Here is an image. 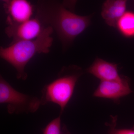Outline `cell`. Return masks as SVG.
<instances>
[{"mask_svg": "<svg viewBox=\"0 0 134 134\" xmlns=\"http://www.w3.org/2000/svg\"><path fill=\"white\" fill-rule=\"evenodd\" d=\"M3 8L7 15V25L18 24L31 19L34 8L26 0H7L3 2Z\"/></svg>", "mask_w": 134, "mask_h": 134, "instance_id": "cell-6", "label": "cell"}, {"mask_svg": "<svg viewBox=\"0 0 134 134\" xmlns=\"http://www.w3.org/2000/svg\"><path fill=\"white\" fill-rule=\"evenodd\" d=\"M44 27L35 17L21 23L7 25L5 32L8 37L12 38V43H14L35 39L41 34Z\"/></svg>", "mask_w": 134, "mask_h": 134, "instance_id": "cell-5", "label": "cell"}, {"mask_svg": "<svg viewBox=\"0 0 134 134\" xmlns=\"http://www.w3.org/2000/svg\"><path fill=\"white\" fill-rule=\"evenodd\" d=\"M82 75L79 67H63L58 76L46 85L42 91L41 105L52 103L60 108L62 114L72 98L77 82Z\"/></svg>", "mask_w": 134, "mask_h": 134, "instance_id": "cell-3", "label": "cell"}, {"mask_svg": "<svg viewBox=\"0 0 134 134\" xmlns=\"http://www.w3.org/2000/svg\"><path fill=\"white\" fill-rule=\"evenodd\" d=\"M61 114L51 121L43 130V134H62Z\"/></svg>", "mask_w": 134, "mask_h": 134, "instance_id": "cell-11", "label": "cell"}, {"mask_svg": "<svg viewBox=\"0 0 134 134\" xmlns=\"http://www.w3.org/2000/svg\"><path fill=\"white\" fill-rule=\"evenodd\" d=\"M111 134H134V130L130 129H116L112 125Z\"/></svg>", "mask_w": 134, "mask_h": 134, "instance_id": "cell-12", "label": "cell"}, {"mask_svg": "<svg viewBox=\"0 0 134 134\" xmlns=\"http://www.w3.org/2000/svg\"><path fill=\"white\" fill-rule=\"evenodd\" d=\"M87 71L101 81H119L123 77L119 74L117 64L99 58L96 59Z\"/></svg>", "mask_w": 134, "mask_h": 134, "instance_id": "cell-8", "label": "cell"}, {"mask_svg": "<svg viewBox=\"0 0 134 134\" xmlns=\"http://www.w3.org/2000/svg\"><path fill=\"white\" fill-rule=\"evenodd\" d=\"M0 103L7 105L8 112L10 114L34 113L41 105L40 99L18 91L1 75Z\"/></svg>", "mask_w": 134, "mask_h": 134, "instance_id": "cell-4", "label": "cell"}, {"mask_svg": "<svg viewBox=\"0 0 134 134\" xmlns=\"http://www.w3.org/2000/svg\"><path fill=\"white\" fill-rule=\"evenodd\" d=\"M53 31L50 26H45L41 34L35 39L11 43L7 47H1V58L14 68L18 79L26 80L28 76L25 67L35 55L50 52L53 41L52 37Z\"/></svg>", "mask_w": 134, "mask_h": 134, "instance_id": "cell-2", "label": "cell"}, {"mask_svg": "<svg viewBox=\"0 0 134 134\" xmlns=\"http://www.w3.org/2000/svg\"><path fill=\"white\" fill-rule=\"evenodd\" d=\"M129 80L123 77L119 81H101L93 93L96 97L117 100L132 93Z\"/></svg>", "mask_w": 134, "mask_h": 134, "instance_id": "cell-7", "label": "cell"}, {"mask_svg": "<svg viewBox=\"0 0 134 134\" xmlns=\"http://www.w3.org/2000/svg\"><path fill=\"white\" fill-rule=\"evenodd\" d=\"M127 1H107L104 2L101 16L109 26L115 27L121 18L126 12Z\"/></svg>", "mask_w": 134, "mask_h": 134, "instance_id": "cell-9", "label": "cell"}, {"mask_svg": "<svg viewBox=\"0 0 134 134\" xmlns=\"http://www.w3.org/2000/svg\"><path fill=\"white\" fill-rule=\"evenodd\" d=\"M36 17L43 26H50L55 31L64 49L86 30L91 21L90 16L77 15L63 3L50 0L38 2Z\"/></svg>", "mask_w": 134, "mask_h": 134, "instance_id": "cell-1", "label": "cell"}, {"mask_svg": "<svg viewBox=\"0 0 134 134\" xmlns=\"http://www.w3.org/2000/svg\"><path fill=\"white\" fill-rule=\"evenodd\" d=\"M120 31L127 37H134V13L126 12L117 24Z\"/></svg>", "mask_w": 134, "mask_h": 134, "instance_id": "cell-10", "label": "cell"}]
</instances>
